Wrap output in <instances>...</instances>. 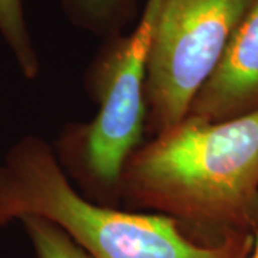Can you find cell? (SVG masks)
Instances as JSON below:
<instances>
[{"instance_id":"cell-1","label":"cell","mask_w":258,"mask_h":258,"mask_svg":"<svg viewBox=\"0 0 258 258\" xmlns=\"http://www.w3.org/2000/svg\"><path fill=\"white\" fill-rule=\"evenodd\" d=\"M120 205L171 217L203 242L258 228V111L208 122L191 115L128 158Z\"/></svg>"},{"instance_id":"cell-2","label":"cell","mask_w":258,"mask_h":258,"mask_svg":"<svg viewBox=\"0 0 258 258\" xmlns=\"http://www.w3.org/2000/svg\"><path fill=\"white\" fill-rule=\"evenodd\" d=\"M29 215L53 222L92 258H248L254 242L252 234L203 242L171 217L95 203L33 134L0 161V228Z\"/></svg>"},{"instance_id":"cell-3","label":"cell","mask_w":258,"mask_h":258,"mask_svg":"<svg viewBox=\"0 0 258 258\" xmlns=\"http://www.w3.org/2000/svg\"><path fill=\"white\" fill-rule=\"evenodd\" d=\"M162 2L145 0L135 28L103 39L85 76L96 115L64 125L52 144L64 174L95 203L119 207L123 165L147 135L148 59Z\"/></svg>"},{"instance_id":"cell-4","label":"cell","mask_w":258,"mask_h":258,"mask_svg":"<svg viewBox=\"0 0 258 258\" xmlns=\"http://www.w3.org/2000/svg\"><path fill=\"white\" fill-rule=\"evenodd\" d=\"M254 0H164L145 83L148 138L175 126L218 66Z\"/></svg>"},{"instance_id":"cell-5","label":"cell","mask_w":258,"mask_h":258,"mask_svg":"<svg viewBox=\"0 0 258 258\" xmlns=\"http://www.w3.org/2000/svg\"><path fill=\"white\" fill-rule=\"evenodd\" d=\"M257 111L258 0H254L214 74L197 93L188 115L220 122Z\"/></svg>"},{"instance_id":"cell-6","label":"cell","mask_w":258,"mask_h":258,"mask_svg":"<svg viewBox=\"0 0 258 258\" xmlns=\"http://www.w3.org/2000/svg\"><path fill=\"white\" fill-rule=\"evenodd\" d=\"M76 28L103 39L122 33L138 19L141 0H56Z\"/></svg>"},{"instance_id":"cell-7","label":"cell","mask_w":258,"mask_h":258,"mask_svg":"<svg viewBox=\"0 0 258 258\" xmlns=\"http://www.w3.org/2000/svg\"><path fill=\"white\" fill-rule=\"evenodd\" d=\"M0 36L22 76L35 81L40 74V60L29 30L23 0H0Z\"/></svg>"},{"instance_id":"cell-8","label":"cell","mask_w":258,"mask_h":258,"mask_svg":"<svg viewBox=\"0 0 258 258\" xmlns=\"http://www.w3.org/2000/svg\"><path fill=\"white\" fill-rule=\"evenodd\" d=\"M20 224L36 258H92L53 222L29 215Z\"/></svg>"},{"instance_id":"cell-9","label":"cell","mask_w":258,"mask_h":258,"mask_svg":"<svg viewBox=\"0 0 258 258\" xmlns=\"http://www.w3.org/2000/svg\"><path fill=\"white\" fill-rule=\"evenodd\" d=\"M248 258H258V228L254 234V242H252V248L249 251Z\"/></svg>"}]
</instances>
